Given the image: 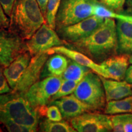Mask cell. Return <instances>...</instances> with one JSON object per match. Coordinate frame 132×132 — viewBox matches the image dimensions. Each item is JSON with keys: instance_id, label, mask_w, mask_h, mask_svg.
Instances as JSON below:
<instances>
[{"instance_id": "6da1fadb", "label": "cell", "mask_w": 132, "mask_h": 132, "mask_svg": "<svg viewBox=\"0 0 132 132\" xmlns=\"http://www.w3.org/2000/svg\"><path fill=\"white\" fill-rule=\"evenodd\" d=\"M66 47L86 54L98 64L118 54L116 23L106 18L98 28L87 37L68 44Z\"/></svg>"}, {"instance_id": "7a4b0ae2", "label": "cell", "mask_w": 132, "mask_h": 132, "mask_svg": "<svg viewBox=\"0 0 132 132\" xmlns=\"http://www.w3.org/2000/svg\"><path fill=\"white\" fill-rule=\"evenodd\" d=\"M44 23L45 19L36 0H15L9 16L10 31L26 41Z\"/></svg>"}, {"instance_id": "3957f363", "label": "cell", "mask_w": 132, "mask_h": 132, "mask_svg": "<svg viewBox=\"0 0 132 132\" xmlns=\"http://www.w3.org/2000/svg\"><path fill=\"white\" fill-rule=\"evenodd\" d=\"M39 115L23 95L14 92L0 94V123L6 120L38 131Z\"/></svg>"}, {"instance_id": "277c9868", "label": "cell", "mask_w": 132, "mask_h": 132, "mask_svg": "<svg viewBox=\"0 0 132 132\" xmlns=\"http://www.w3.org/2000/svg\"><path fill=\"white\" fill-rule=\"evenodd\" d=\"M73 94L94 111L104 110L106 106L107 102L101 77L93 71L86 74Z\"/></svg>"}, {"instance_id": "5b68a950", "label": "cell", "mask_w": 132, "mask_h": 132, "mask_svg": "<svg viewBox=\"0 0 132 132\" xmlns=\"http://www.w3.org/2000/svg\"><path fill=\"white\" fill-rule=\"evenodd\" d=\"M99 0H61L56 15L55 29L75 24L94 15Z\"/></svg>"}, {"instance_id": "8992f818", "label": "cell", "mask_w": 132, "mask_h": 132, "mask_svg": "<svg viewBox=\"0 0 132 132\" xmlns=\"http://www.w3.org/2000/svg\"><path fill=\"white\" fill-rule=\"evenodd\" d=\"M63 80L62 77H45L31 86L24 97L36 110L47 106L52 97L59 90Z\"/></svg>"}, {"instance_id": "52a82bcc", "label": "cell", "mask_w": 132, "mask_h": 132, "mask_svg": "<svg viewBox=\"0 0 132 132\" xmlns=\"http://www.w3.org/2000/svg\"><path fill=\"white\" fill-rule=\"evenodd\" d=\"M25 42L26 49L32 57L41 53L47 52L52 48L66 45L55 29L46 23H44Z\"/></svg>"}, {"instance_id": "ba28073f", "label": "cell", "mask_w": 132, "mask_h": 132, "mask_svg": "<svg viewBox=\"0 0 132 132\" xmlns=\"http://www.w3.org/2000/svg\"><path fill=\"white\" fill-rule=\"evenodd\" d=\"M104 20V18L92 15L75 24L59 28L55 30L67 45L89 36L103 23Z\"/></svg>"}, {"instance_id": "9c48e42d", "label": "cell", "mask_w": 132, "mask_h": 132, "mask_svg": "<svg viewBox=\"0 0 132 132\" xmlns=\"http://www.w3.org/2000/svg\"><path fill=\"white\" fill-rule=\"evenodd\" d=\"M79 132H108L113 131L110 115L96 111H88L69 120Z\"/></svg>"}, {"instance_id": "30bf717a", "label": "cell", "mask_w": 132, "mask_h": 132, "mask_svg": "<svg viewBox=\"0 0 132 132\" xmlns=\"http://www.w3.org/2000/svg\"><path fill=\"white\" fill-rule=\"evenodd\" d=\"M26 50L25 40L8 28H0V65L4 67L9 65Z\"/></svg>"}, {"instance_id": "8fae6325", "label": "cell", "mask_w": 132, "mask_h": 132, "mask_svg": "<svg viewBox=\"0 0 132 132\" xmlns=\"http://www.w3.org/2000/svg\"><path fill=\"white\" fill-rule=\"evenodd\" d=\"M50 55L48 52H45L31 57L29 65L12 91L24 96L31 86L40 78L44 65Z\"/></svg>"}, {"instance_id": "7c38bea8", "label": "cell", "mask_w": 132, "mask_h": 132, "mask_svg": "<svg viewBox=\"0 0 132 132\" xmlns=\"http://www.w3.org/2000/svg\"><path fill=\"white\" fill-rule=\"evenodd\" d=\"M50 54L53 53H60L64 54L66 57L72 59L77 63L81 65L88 67L94 72L98 74L100 77L105 78L111 79V75L107 71L104 69V67L100 64L97 63L94 61L92 59L88 57L86 54L82 53L78 51L74 50L67 47L66 46L61 45L58 47L52 48L47 51Z\"/></svg>"}, {"instance_id": "4fadbf2b", "label": "cell", "mask_w": 132, "mask_h": 132, "mask_svg": "<svg viewBox=\"0 0 132 132\" xmlns=\"http://www.w3.org/2000/svg\"><path fill=\"white\" fill-rule=\"evenodd\" d=\"M48 105H56L63 119L69 120L86 112L94 111L91 107L79 100L73 94L50 102Z\"/></svg>"}, {"instance_id": "5bb4252c", "label": "cell", "mask_w": 132, "mask_h": 132, "mask_svg": "<svg viewBox=\"0 0 132 132\" xmlns=\"http://www.w3.org/2000/svg\"><path fill=\"white\" fill-rule=\"evenodd\" d=\"M32 56L28 50L21 53L9 65L4 67V74L12 90L16 87Z\"/></svg>"}, {"instance_id": "9a60e30c", "label": "cell", "mask_w": 132, "mask_h": 132, "mask_svg": "<svg viewBox=\"0 0 132 132\" xmlns=\"http://www.w3.org/2000/svg\"><path fill=\"white\" fill-rule=\"evenodd\" d=\"M129 57L127 54H118L108 57L100 64L110 73L111 79L122 81L125 80L130 64Z\"/></svg>"}, {"instance_id": "2e32d148", "label": "cell", "mask_w": 132, "mask_h": 132, "mask_svg": "<svg viewBox=\"0 0 132 132\" xmlns=\"http://www.w3.org/2000/svg\"><path fill=\"white\" fill-rule=\"evenodd\" d=\"M106 102L111 100H120L132 95L131 85L126 81H118L116 80H108L101 77Z\"/></svg>"}, {"instance_id": "e0dca14e", "label": "cell", "mask_w": 132, "mask_h": 132, "mask_svg": "<svg viewBox=\"0 0 132 132\" xmlns=\"http://www.w3.org/2000/svg\"><path fill=\"white\" fill-rule=\"evenodd\" d=\"M118 54H132V21L117 19Z\"/></svg>"}, {"instance_id": "ac0fdd59", "label": "cell", "mask_w": 132, "mask_h": 132, "mask_svg": "<svg viewBox=\"0 0 132 132\" xmlns=\"http://www.w3.org/2000/svg\"><path fill=\"white\" fill-rule=\"evenodd\" d=\"M69 61V57L60 53L50 54L46 61L40 78L47 77H62Z\"/></svg>"}, {"instance_id": "d6986e66", "label": "cell", "mask_w": 132, "mask_h": 132, "mask_svg": "<svg viewBox=\"0 0 132 132\" xmlns=\"http://www.w3.org/2000/svg\"><path fill=\"white\" fill-rule=\"evenodd\" d=\"M104 113L108 115L132 113V95L120 100L107 102Z\"/></svg>"}, {"instance_id": "ffe728a7", "label": "cell", "mask_w": 132, "mask_h": 132, "mask_svg": "<svg viewBox=\"0 0 132 132\" xmlns=\"http://www.w3.org/2000/svg\"><path fill=\"white\" fill-rule=\"evenodd\" d=\"M38 131L45 132H75V130L69 122L65 120L52 121L45 119L39 122Z\"/></svg>"}, {"instance_id": "44dd1931", "label": "cell", "mask_w": 132, "mask_h": 132, "mask_svg": "<svg viewBox=\"0 0 132 132\" xmlns=\"http://www.w3.org/2000/svg\"><path fill=\"white\" fill-rule=\"evenodd\" d=\"M90 70H91L88 67L81 65L72 59H69L68 65L62 77L64 80L80 82L86 74Z\"/></svg>"}, {"instance_id": "7402d4cb", "label": "cell", "mask_w": 132, "mask_h": 132, "mask_svg": "<svg viewBox=\"0 0 132 132\" xmlns=\"http://www.w3.org/2000/svg\"><path fill=\"white\" fill-rule=\"evenodd\" d=\"M61 0H48L47 5V13L45 15L46 23L55 29L56 15L60 6Z\"/></svg>"}, {"instance_id": "603a6c76", "label": "cell", "mask_w": 132, "mask_h": 132, "mask_svg": "<svg viewBox=\"0 0 132 132\" xmlns=\"http://www.w3.org/2000/svg\"><path fill=\"white\" fill-rule=\"evenodd\" d=\"M78 82V81H75L64 80L59 90L52 97L50 102L57 100V99H59L64 96L72 94L75 91Z\"/></svg>"}, {"instance_id": "cb8c5ba5", "label": "cell", "mask_w": 132, "mask_h": 132, "mask_svg": "<svg viewBox=\"0 0 132 132\" xmlns=\"http://www.w3.org/2000/svg\"><path fill=\"white\" fill-rule=\"evenodd\" d=\"M99 1L108 9L118 14H122L124 9L126 0H99Z\"/></svg>"}, {"instance_id": "d4e9b609", "label": "cell", "mask_w": 132, "mask_h": 132, "mask_svg": "<svg viewBox=\"0 0 132 132\" xmlns=\"http://www.w3.org/2000/svg\"><path fill=\"white\" fill-rule=\"evenodd\" d=\"M47 106L46 116L47 119L52 121H60L62 120V116L58 107L55 105H49Z\"/></svg>"}, {"instance_id": "484cf974", "label": "cell", "mask_w": 132, "mask_h": 132, "mask_svg": "<svg viewBox=\"0 0 132 132\" xmlns=\"http://www.w3.org/2000/svg\"><path fill=\"white\" fill-rule=\"evenodd\" d=\"M12 91L4 74V67L0 65V94Z\"/></svg>"}, {"instance_id": "4316f807", "label": "cell", "mask_w": 132, "mask_h": 132, "mask_svg": "<svg viewBox=\"0 0 132 132\" xmlns=\"http://www.w3.org/2000/svg\"><path fill=\"white\" fill-rule=\"evenodd\" d=\"M14 2L15 0H0V3L3 8V10L8 17L11 16Z\"/></svg>"}, {"instance_id": "83f0119b", "label": "cell", "mask_w": 132, "mask_h": 132, "mask_svg": "<svg viewBox=\"0 0 132 132\" xmlns=\"http://www.w3.org/2000/svg\"><path fill=\"white\" fill-rule=\"evenodd\" d=\"M9 26V19L5 14L0 3V28L7 29Z\"/></svg>"}, {"instance_id": "f1b7e54d", "label": "cell", "mask_w": 132, "mask_h": 132, "mask_svg": "<svg viewBox=\"0 0 132 132\" xmlns=\"http://www.w3.org/2000/svg\"><path fill=\"white\" fill-rule=\"evenodd\" d=\"M122 14L132 16V0H126Z\"/></svg>"}, {"instance_id": "f546056e", "label": "cell", "mask_w": 132, "mask_h": 132, "mask_svg": "<svg viewBox=\"0 0 132 132\" xmlns=\"http://www.w3.org/2000/svg\"><path fill=\"white\" fill-rule=\"evenodd\" d=\"M36 1H37V3L39 5V7H40L41 11H42V12L43 15H44V17L45 18L48 0H36Z\"/></svg>"}, {"instance_id": "4dcf8cb0", "label": "cell", "mask_w": 132, "mask_h": 132, "mask_svg": "<svg viewBox=\"0 0 132 132\" xmlns=\"http://www.w3.org/2000/svg\"><path fill=\"white\" fill-rule=\"evenodd\" d=\"M125 81H126L130 85H132V65L128 67L125 77Z\"/></svg>"}, {"instance_id": "1f68e13d", "label": "cell", "mask_w": 132, "mask_h": 132, "mask_svg": "<svg viewBox=\"0 0 132 132\" xmlns=\"http://www.w3.org/2000/svg\"><path fill=\"white\" fill-rule=\"evenodd\" d=\"M129 62H130V64H132V54H131V55H130V57H129Z\"/></svg>"}, {"instance_id": "d6a6232c", "label": "cell", "mask_w": 132, "mask_h": 132, "mask_svg": "<svg viewBox=\"0 0 132 132\" xmlns=\"http://www.w3.org/2000/svg\"><path fill=\"white\" fill-rule=\"evenodd\" d=\"M1 131H2V130H1V128H0V132H1Z\"/></svg>"}, {"instance_id": "836d02e7", "label": "cell", "mask_w": 132, "mask_h": 132, "mask_svg": "<svg viewBox=\"0 0 132 132\" xmlns=\"http://www.w3.org/2000/svg\"><path fill=\"white\" fill-rule=\"evenodd\" d=\"M131 87H132V85H131Z\"/></svg>"}]
</instances>
